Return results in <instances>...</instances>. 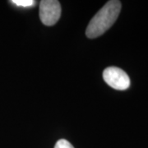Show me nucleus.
Instances as JSON below:
<instances>
[{"mask_svg": "<svg viewBox=\"0 0 148 148\" xmlns=\"http://www.w3.org/2000/svg\"><path fill=\"white\" fill-rule=\"evenodd\" d=\"M121 2L111 0L106 3L90 21L86 31V36L94 39L101 36L115 22L121 11Z\"/></svg>", "mask_w": 148, "mask_h": 148, "instance_id": "obj_1", "label": "nucleus"}, {"mask_svg": "<svg viewBox=\"0 0 148 148\" xmlns=\"http://www.w3.org/2000/svg\"><path fill=\"white\" fill-rule=\"evenodd\" d=\"M103 78L110 87L119 90H127L130 86V78L123 70L110 67L104 70Z\"/></svg>", "mask_w": 148, "mask_h": 148, "instance_id": "obj_2", "label": "nucleus"}, {"mask_svg": "<svg viewBox=\"0 0 148 148\" xmlns=\"http://www.w3.org/2000/svg\"><path fill=\"white\" fill-rule=\"evenodd\" d=\"M61 16V6L57 0H42L40 3V18L45 26H53Z\"/></svg>", "mask_w": 148, "mask_h": 148, "instance_id": "obj_3", "label": "nucleus"}, {"mask_svg": "<svg viewBox=\"0 0 148 148\" xmlns=\"http://www.w3.org/2000/svg\"><path fill=\"white\" fill-rule=\"evenodd\" d=\"M54 148H74L73 146L65 139H60L56 143Z\"/></svg>", "mask_w": 148, "mask_h": 148, "instance_id": "obj_4", "label": "nucleus"}, {"mask_svg": "<svg viewBox=\"0 0 148 148\" xmlns=\"http://www.w3.org/2000/svg\"><path fill=\"white\" fill-rule=\"evenodd\" d=\"M11 2L16 5L21 6V7H30L34 3H36V2H34L33 0H13Z\"/></svg>", "mask_w": 148, "mask_h": 148, "instance_id": "obj_5", "label": "nucleus"}]
</instances>
